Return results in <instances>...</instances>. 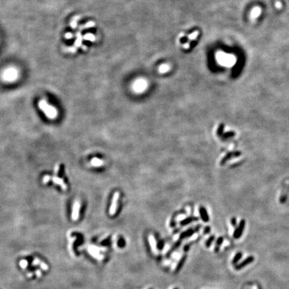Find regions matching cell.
Segmentation results:
<instances>
[{"instance_id": "6da1fadb", "label": "cell", "mask_w": 289, "mask_h": 289, "mask_svg": "<svg viewBox=\"0 0 289 289\" xmlns=\"http://www.w3.org/2000/svg\"><path fill=\"white\" fill-rule=\"evenodd\" d=\"M245 225H246V222L244 219H242L240 222L238 226L236 228V230L233 232V238L236 239H238L241 237L242 234L243 233Z\"/></svg>"}, {"instance_id": "7a4b0ae2", "label": "cell", "mask_w": 289, "mask_h": 289, "mask_svg": "<svg viewBox=\"0 0 289 289\" xmlns=\"http://www.w3.org/2000/svg\"><path fill=\"white\" fill-rule=\"evenodd\" d=\"M119 193L116 192L114 194V196H113L111 205V208H110V214L111 215V216H113L115 214V212H116V207H117V202L118 200H119Z\"/></svg>"}, {"instance_id": "3957f363", "label": "cell", "mask_w": 289, "mask_h": 289, "mask_svg": "<svg viewBox=\"0 0 289 289\" xmlns=\"http://www.w3.org/2000/svg\"><path fill=\"white\" fill-rule=\"evenodd\" d=\"M80 208V202L78 200L75 201L73 205L72 213V218L74 221H76L78 219V216H79Z\"/></svg>"}, {"instance_id": "277c9868", "label": "cell", "mask_w": 289, "mask_h": 289, "mask_svg": "<svg viewBox=\"0 0 289 289\" xmlns=\"http://www.w3.org/2000/svg\"><path fill=\"white\" fill-rule=\"evenodd\" d=\"M254 260V257L253 256H248L247 258H246L245 260H244L242 262H240V264L236 266L235 269L236 270H240V269H243L245 266H246L248 264H251L252 262Z\"/></svg>"}, {"instance_id": "5b68a950", "label": "cell", "mask_w": 289, "mask_h": 289, "mask_svg": "<svg viewBox=\"0 0 289 289\" xmlns=\"http://www.w3.org/2000/svg\"><path fill=\"white\" fill-rule=\"evenodd\" d=\"M199 228H200V226H197V227L195 228V229H189V230H188L182 232L180 236V240H183V239L185 238L190 237L191 236H192L194 233H195V232H197L199 229Z\"/></svg>"}, {"instance_id": "8992f818", "label": "cell", "mask_w": 289, "mask_h": 289, "mask_svg": "<svg viewBox=\"0 0 289 289\" xmlns=\"http://www.w3.org/2000/svg\"><path fill=\"white\" fill-rule=\"evenodd\" d=\"M40 101H41L43 103V105H44L46 108H48V111H50V113L51 114H52V115L53 118H54V119H56V116H57V115H58L57 110L54 108V107H52V105H49V104H48V102H46L45 100H41Z\"/></svg>"}, {"instance_id": "52a82bcc", "label": "cell", "mask_w": 289, "mask_h": 289, "mask_svg": "<svg viewBox=\"0 0 289 289\" xmlns=\"http://www.w3.org/2000/svg\"><path fill=\"white\" fill-rule=\"evenodd\" d=\"M241 154L242 153L240 152V151H233V152L228 153V154L226 155L224 158H223L222 161H221L220 164L221 165H224V164L230 159H231V158L234 157H238V156H240Z\"/></svg>"}, {"instance_id": "ba28073f", "label": "cell", "mask_w": 289, "mask_h": 289, "mask_svg": "<svg viewBox=\"0 0 289 289\" xmlns=\"http://www.w3.org/2000/svg\"><path fill=\"white\" fill-rule=\"evenodd\" d=\"M51 180H52V181L54 183H56V184L60 186L61 188H62L63 190H66L67 185H66V183H64V180H62V179H61V178L60 177H58L56 176H53L51 177Z\"/></svg>"}, {"instance_id": "9c48e42d", "label": "cell", "mask_w": 289, "mask_h": 289, "mask_svg": "<svg viewBox=\"0 0 289 289\" xmlns=\"http://www.w3.org/2000/svg\"><path fill=\"white\" fill-rule=\"evenodd\" d=\"M199 213H200L201 218H202V220H203V222H208V221L210 220V218H209V216H208V213H207V211L206 210H205V208H203V207H200V208H199Z\"/></svg>"}, {"instance_id": "30bf717a", "label": "cell", "mask_w": 289, "mask_h": 289, "mask_svg": "<svg viewBox=\"0 0 289 289\" xmlns=\"http://www.w3.org/2000/svg\"><path fill=\"white\" fill-rule=\"evenodd\" d=\"M186 258H187V256H186V255H183V256L181 257V258L180 259V260L179 261V262H178L177 265L176 266V269H175V273L178 272L180 271V270L182 269L183 266V264H184L186 260Z\"/></svg>"}, {"instance_id": "8fae6325", "label": "cell", "mask_w": 289, "mask_h": 289, "mask_svg": "<svg viewBox=\"0 0 289 289\" xmlns=\"http://www.w3.org/2000/svg\"><path fill=\"white\" fill-rule=\"evenodd\" d=\"M197 218H196V217H189V218H185V219H184L183 220L181 221L180 222V224H181V226H186V225H188V224H190V223H191L192 222H194V221H197Z\"/></svg>"}, {"instance_id": "7c38bea8", "label": "cell", "mask_w": 289, "mask_h": 289, "mask_svg": "<svg viewBox=\"0 0 289 289\" xmlns=\"http://www.w3.org/2000/svg\"><path fill=\"white\" fill-rule=\"evenodd\" d=\"M103 164V161L99 158H93L91 161V165L94 167H99Z\"/></svg>"}, {"instance_id": "4fadbf2b", "label": "cell", "mask_w": 289, "mask_h": 289, "mask_svg": "<svg viewBox=\"0 0 289 289\" xmlns=\"http://www.w3.org/2000/svg\"><path fill=\"white\" fill-rule=\"evenodd\" d=\"M223 241H224V238H223V237H219V238H218V239L217 240V241H216V246H215V248H214V250L216 252H218V251L219 250V248H220V246L222 245V244Z\"/></svg>"}, {"instance_id": "5bb4252c", "label": "cell", "mask_w": 289, "mask_h": 289, "mask_svg": "<svg viewBox=\"0 0 289 289\" xmlns=\"http://www.w3.org/2000/svg\"><path fill=\"white\" fill-rule=\"evenodd\" d=\"M180 244H181V240H179L177 242H175V243L174 244V245H173V246H172V248H171V249H170V250H169V252H168V254H167V255H168V256H169V254H171V253L173 252L175 250H176L177 248H179V246H180Z\"/></svg>"}, {"instance_id": "9a60e30c", "label": "cell", "mask_w": 289, "mask_h": 289, "mask_svg": "<svg viewBox=\"0 0 289 289\" xmlns=\"http://www.w3.org/2000/svg\"><path fill=\"white\" fill-rule=\"evenodd\" d=\"M242 254L241 252L237 253V254H236V256H234V258H233V260H232V264H236L237 262H238L240 259L242 258Z\"/></svg>"}, {"instance_id": "2e32d148", "label": "cell", "mask_w": 289, "mask_h": 289, "mask_svg": "<svg viewBox=\"0 0 289 289\" xmlns=\"http://www.w3.org/2000/svg\"><path fill=\"white\" fill-rule=\"evenodd\" d=\"M214 239H215L214 236H211L208 239L206 242H205V246H206L208 248V247H210V246H211V243L213 242V241H214Z\"/></svg>"}, {"instance_id": "e0dca14e", "label": "cell", "mask_w": 289, "mask_h": 289, "mask_svg": "<svg viewBox=\"0 0 289 289\" xmlns=\"http://www.w3.org/2000/svg\"><path fill=\"white\" fill-rule=\"evenodd\" d=\"M260 13V9L258 8H256L253 10L252 13V16L254 18H256V17H258L259 16Z\"/></svg>"}, {"instance_id": "ac0fdd59", "label": "cell", "mask_w": 289, "mask_h": 289, "mask_svg": "<svg viewBox=\"0 0 289 289\" xmlns=\"http://www.w3.org/2000/svg\"><path fill=\"white\" fill-rule=\"evenodd\" d=\"M235 135V133L233 132H228V133H226L224 134V135L222 136V139H227V138H229V137H233Z\"/></svg>"}, {"instance_id": "d6986e66", "label": "cell", "mask_w": 289, "mask_h": 289, "mask_svg": "<svg viewBox=\"0 0 289 289\" xmlns=\"http://www.w3.org/2000/svg\"><path fill=\"white\" fill-rule=\"evenodd\" d=\"M118 245H119V246L120 248H123V247H125V240L124 239H120L119 240V242H118Z\"/></svg>"}, {"instance_id": "ffe728a7", "label": "cell", "mask_w": 289, "mask_h": 289, "mask_svg": "<svg viewBox=\"0 0 289 289\" xmlns=\"http://www.w3.org/2000/svg\"><path fill=\"white\" fill-rule=\"evenodd\" d=\"M51 177H50V175H45V176L44 177L43 180H42V183H44V184L48 183V181H49L50 180H51Z\"/></svg>"}, {"instance_id": "44dd1931", "label": "cell", "mask_w": 289, "mask_h": 289, "mask_svg": "<svg viewBox=\"0 0 289 289\" xmlns=\"http://www.w3.org/2000/svg\"><path fill=\"white\" fill-rule=\"evenodd\" d=\"M163 246H164V243L162 240L159 241V242H158L157 244V247L159 250H162L163 248Z\"/></svg>"}, {"instance_id": "7402d4cb", "label": "cell", "mask_w": 289, "mask_h": 289, "mask_svg": "<svg viewBox=\"0 0 289 289\" xmlns=\"http://www.w3.org/2000/svg\"><path fill=\"white\" fill-rule=\"evenodd\" d=\"M19 264H20V266L22 267V269H25V267L27 266V262L26 260H23L20 261Z\"/></svg>"}, {"instance_id": "603a6c76", "label": "cell", "mask_w": 289, "mask_h": 289, "mask_svg": "<svg viewBox=\"0 0 289 289\" xmlns=\"http://www.w3.org/2000/svg\"><path fill=\"white\" fill-rule=\"evenodd\" d=\"M224 124H221L220 125H219V129H218V135H222V132H223V130H224Z\"/></svg>"}, {"instance_id": "cb8c5ba5", "label": "cell", "mask_w": 289, "mask_h": 289, "mask_svg": "<svg viewBox=\"0 0 289 289\" xmlns=\"http://www.w3.org/2000/svg\"><path fill=\"white\" fill-rule=\"evenodd\" d=\"M198 40H199L198 38H197L196 40H193V41L191 42L190 44H189V47H190V48H194V46L196 45V44H197Z\"/></svg>"}, {"instance_id": "d4e9b609", "label": "cell", "mask_w": 289, "mask_h": 289, "mask_svg": "<svg viewBox=\"0 0 289 289\" xmlns=\"http://www.w3.org/2000/svg\"><path fill=\"white\" fill-rule=\"evenodd\" d=\"M188 40H189V38H188V37H187V36H184V37H183L181 40H180V42H181V44H185V43H187V42H188Z\"/></svg>"}, {"instance_id": "484cf974", "label": "cell", "mask_w": 289, "mask_h": 289, "mask_svg": "<svg viewBox=\"0 0 289 289\" xmlns=\"http://www.w3.org/2000/svg\"><path fill=\"white\" fill-rule=\"evenodd\" d=\"M198 34H199V32H194V33H192V34H191V35L190 36H189V38H190V39H191V40H194V38H195V37L197 36L198 35Z\"/></svg>"}, {"instance_id": "4316f807", "label": "cell", "mask_w": 289, "mask_h": 289, "mask_svg": "<svg viewBox=\"0 0 289 289\" xmlns=\"http://www.w3.org/2000/svg\"><path fill=\"white\" fill-rule=\"evenodd\" d=\"M210 227H209V226L205 227V229H204V230H203V233H205V234H207V233H210Z\"/></svg>"}, {"instance_id": "83f0119b", "label": "cell", "mask_w": 289, "mask_h": 289, "mask_svg": "<svg viewBox=\"0 0 289 289\" xmlns=\"http://www.w3.org/2000/svg\"><path fill=\"white\" fill-rule=\"evenodd\" d=\"M231 222H232V226H233V227L236 226V218H232V221H231Z\"/></svg>"}, {"instance_id": "f1b7e54d", "label": "cell", "mask_w": 289, "mask_h": 289, "mask_svg": "<svg viewBox=\"0 0 289 289\" xmlns=\"http://www.w3.org/2000/svg\"><path fill=\"white\" fill-rule=\"evenodd\" d=\"M40 265H41L42 269H43L44 270H48V266H47V265H46V264H44V263H43V262H42L41 264H40Z\"/></svg>"}, {"instance_id": "f546056e", "label": "cell", "mask_w": 289, "mask_h": 289, "mask_svg": "<svg viewBox=\"0 0 289 289\" xmlns=\"http://www.w3.org/2000/svg\"><path fill=\"white\" fill-rule=\"evenodd\" d=\"M59 169H60V165H59L58 164H57V165H56V167H55V169H54V173H55L56 175L58 173V172Z\"/></svg>"}, {"instance_id": "4dcf8cb0", "label": "cell", "mask_w": 289, "mask_h": 289, "mask_svg": "<svg viewBox=\"0 0 289 289\" xmlns=\"http://www.w3.org/2000/svg\"><path fill=\"white\" fill-rule=\"evenodd\" d=\"M189 248H190V245L189 244H186L184 247V250L185 252H188L189 250Z\"/></svg>"}, {"instance_id": "1f68e13d", "label": "cell", "mask_w": 289, "mask_h": 289, "mask_svg": "<svg viewBox=\"0 0 289 289\" xmlns=\"http://www.w3.org/2000/svg\"><path fill=\"white\" fill-rule=\"evenodd\" d=\"M36 273H37V274H38V276H40V275H41V274H40V272L39 271V270L36 271Z\"/></svg>"}, {"instance_id": "d6a6232c", "label": "cell", "mask_w": 289, "mask_h": 289, "mask_svg": "<svg viewBox=\"0 0 289 289\" xmlns=\"http://www.w3.org/2000/svg\"><path fill=\"white\" fill-rule=\"evenodd\" d=\"M174 289H178V288H174Z\"/></svg>"}, {"instance_id": "836d02e7", "label": "cell", "mask_w": 289, "mask_h": 289, "mask_svg": "<svg viewBox=\"0 0 289 289\" xmlns=\"http://www.w3.org/2000/svg\"><path fill=\"white\" fill-rule=\"evenodd\" d=\"M150 289H152V288H150Z\"/></svg>"}]
</instances>
